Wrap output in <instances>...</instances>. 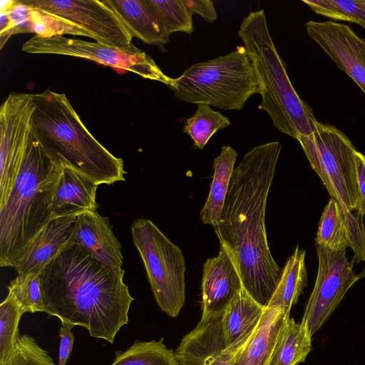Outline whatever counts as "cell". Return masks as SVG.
Listing matches in <instances>:
<instances>
[{"label": "cell", "instance_id": "obj_1", "mask_svg": "<svg viewBox=\"0 0 365 365\" xmlns=\"http://www.w3.org/2000/svg\"><path fill=\"white\" fill-rule=\"evenodd\" d=\"M282 144L272 141L245 154L235 168L215 232L233 258L247 292L267 307L282 269L270 252L265 212Z\"/></svg>", "mask_w": 365, "mask_h": 365}, {"label": "cell", "instance_id": "obj_2", "mask_svg": "<svg viewBox=\"0 0 365 365\" xmlns=\"http://www.w3.org/2000/svg\"><path fill=\"white\" fill-rule=\"evenodd\" d=\"M125 270L94 258L82 247L67 245L40 272L44 312L61 324L86 328L110 344L128 322L134 298Z\"/></svg>", "mask_w": 365, "mask_h": 365}, {"label": "cell", "instance_id": "obj_3", "mask_svg": "<svg viewBox=\"0 0 365 365\" xmlns=\"http://www.w3.org/2000/svg\"><path fill=\"white\" fill-rule=\"evenodd\" d=\"M63 166L31 133L16 180L0 206L1 267L15 268L53 218L52 200Z\"/></svg>", "mask_w": 365, "mask_h": 365}, {"label": "cell", "instance_id": "obj_4", "mask_svg": "<svg viewBox=\"0 0 365 365\" xmlns=\"http://www.w3.org/2000/svg\"><path fill=\"white\" fill-rule=\"evenodd\" d=\"M31 133L43 150L100 185L125 181L124 163L90 133L66 94L34 93Z\"/></svg>", "mask_w": 365, "mask_h": 365}, {"label": "cell", "instance_id": "obj_5", "mask_svg": "<svg viewBox=\"0 0 365 365\" xmlns=\"http://www.w3.org/2000/svg\"><path fill=\"white\" fill-rule=\"evenodd\" d=\"M243 42L260 88V108L279 131L297 139L315 132L319 121L297 94L269 31L263 9L251 11L240 26Z\"/></svg>", "mask_w": 365, "mask_h": 365}, {"label": "cell", "instance_id": "obj_6", "mask_svg": "<svg viewBox=\"0 0 365 365\" xmlns=\"http://www.w3.org/2000/svg\"><path fill=\"white\" fill-rule=\"evenodd\" d=\"M175 98L192 104L240 110L260 92L255 70L244 46L214 59L194 63L169 86Z\"/></svg>", "mask_w": 365, "mask_h": 365}, {"label": "cell", "instance_id": "obj_7", "mask_svg": "<svg viewBox=\"0 0 365 365\" xmlns=\"http://www.w3.org/2000/svg\"><path fill=\"white\" fill-rule=\"evenodd\" d=\"M131 233L158 305L168 316H178L185 302L182 250L148 219L135 220Z\"/></svg>", "mask_w": 365, "mask_h": 365}, {"label": "cell", "instance_id": "obj_8", "mask_svg": "<svg viewBox=\"0 0 365 365\" xmlns=\"http://www.w3.org/2000/svg\"><path fill=\"white\" fill-rule=\"evenodd\" d=\"M297 140L314 171L331 197L347 212H356L359 202L355 146L336 127L320 122L317 130Z\"/></svg>", "mask_w": 365, "mask_h": 365}, {"label": "cell", "instance_id": "obj_9", "mask_svg": "<svg viewBox=\"0 0 365 365\" xmlns=\"http://www.w3.org/2000/svg\"><path fill=\"white\" fill-rule=\"evenodd\" d=\"M21 49L31 54L63 55L96 61L168 86L173 82V78L165 75L149 55L137 47L121 49L96 41L63 36L43 37L35 35L23 44Z\"/></svg>", "mask_w": 365, "mask_h": 365}, {"label": "cell", "instance_id": "obj_10", "mask_svg": "<svg viewBox=\"0 0 365 365\" xmlns=\"http://www.w3.org/2000/svg\"><path fill=\"white\" fill-rule=\"evenodd\" d=\"M318 269L302 322L312 336L329 319L349 289L361 277L346 250L333 251L316 245Z\"/></svg>", "mask_w": 365, "mask_h": 365}, {"label": "cell", "instance_id": "obj_11", "mask_svg": "<svg viewBox=\"0 0 365 365\" xmlns=\"http://www.w3.org/2000/svg\"><path fill=\"white\" fill-rule=\"evenodd\" d=\"M26 6L63 19L88 32L102 44L132 49L130 35L115 13L98 0H19Z\"/></svg>", "mask_w": 365, "mask_h": 365}, {"label": "cell", "instance_id": "obj_12", "mask_svg": "<svg viewBox=\"0 0 365 365\" xmlns=\"http://www.w3.org/2000/svg\"><path fill=\"white\" fill-rule=\"evenodd\" d=\"M33 96L12 92L0 107V206L16 180L31 134Z\"/></svg>", "mask_w": 365, "mask_h": 365}, {"label": "cell", "instance_id": "obj_13", "mask_svg": "<svg viewBox=\"0 0 365 365\" xmlns=\"http://www.w3.org/2000/svg\"><path fill=\"white\" fill-rule=\"evenodd\" d=\"M307 35L361 88L365 95V39L347 24L308 21Z\"/></svg>", "mask_w": 365, "mask_h": 365}, {"label": "cell", "instance_id": "obj_14", "mask_svg": "<svg viewBox=\"0 0 365 365\" xmlns=\"http://www.w3.org/2000/svg\"><path fill=\"white\" fill-rule=\"evenodd\" d=\"M242 289L243 283L233 258L220 245L218 255L207 259L203 265L201 317L222 316Z\"/></svg>", "mask_w": 365, "mask_h": 365}, {"label": "cell", "instance_id": "obj_15", "mask_svg": "<svg viewBox=\"0 0 365 365\" xmlns=\"http://www.w3.org/2000/svg\"><path fill=\"white\" fill-rule=\"evenodd\" d=\"M221 317H201L174 351L178 365H230L234 353L227 349Z\"/></svg>", "mask_w": 365, "mask_h": 365}, {"label": "cell", "instance_id": "obj_16", "mask_svg": "<svg viewBox=\"0 0 365 365\" xmlns=\"http://www.w3.org/2000/svg\"><path fill=\"white\" fill-rule=\"evenodd\" d=\"M72 243L84 248L103 264L121 267V245L113 232L107 217L97 210L86 211L77 216Z\"/></svg>", "mask_w": 365, "mask_h": 365}, {"label": "cell", "instance_id": "obj_17", "mask_svg": "<svg viewBox=\"0 0 365 365\" xmlns=\"http://www.w3.org/2000/svg\"><path fill=\"white\" fill-rule=\"evenodd\" d=\"M76 219V215L52 218L15 267L17 273H39L67 245L72 243Z\"/></svg>", "mask_w": 365, "mask_h": 365}, {"label": "cell", "instance_id": "obj_18", "mask_svg": "<svg viewBox=\"0 0 365 365\" xmlns=\"http://www.w3.org/2000/svg\"><path fill=\"white\" fill-rule=\"evenodd\" d=\"M98 185L63 164L56 182L51 205L53 218L96 211Z\"/></svg>", "mask_w": 365, "mask_h": 365}, {"label": "cell", "instance_id": "obj_19", "mask_svg": "<svg viewBox=\"0 0 365 365\" xmlns=\"http://www.w3.org/2000/svg\"><path fill=\"white\" fill-rule=\"evenodd\" d=\"M287 319L280 308L264 307L257 326L233 354L230 365H267Z\"/></svg>", "mask_w": 365, "mask_h": 365}, {"label": "cell", "instance_id": "obj_20", "mask_svg": "<svg viewBox=\"0 0 365 365\" xmlns=\"http://www.w3.org/2000/svg\"><path fill=\"white\" fill-rule=\"evenodd\" d=\"M118 16L133 38L151 45L163 46L170 40L148 0H103Z\"/></svg>", "mask_w": 365, "mask_h": 365}, {"label": "cell", "instance_id": "obj_21", "mask_svg": "<svg viewBox=\"0 0 365 365\" xmlns=\"http://www.w3.org/2000/svg\"><path fill=\"white\" fill-rule=\"evenodd\" d=\"M264 307L242 289L221 317L227 349L235 353L247 341L257 326Z\"/></svg>", "mask_w": 365, "mask_h": 365}, {"label": "cell", "instance_id": "obj_22", "mask_svg": "<svg viewBox=\"0 0 365 365\" xmlns=\"http://www.w3.org/2000/svg\"><path fill=\"white\" fill-rule=\"evenodd\" d=\"M237 158V153L234 148L223 145L220 153L214 159L210 190L200 212V220L205 225L215 228L220 221Z\"/></svg>", "mask_w": 365, "mask_h": 365}, {"label": "cell", "instance_id": "obj_23", "mask_svg": "<svg viewBox=\"0 0 365 365\" xmlns=\"http://www.w3.org/2000/svg\"><path fill=\"white\" fill-rule=\"evenodd\" d=\"M307 284L305 250L297 245L282 268L279 283L267 307H279L286 318H289L291 309L297 303Z\"/></svg>", "mask_w": 365, "mask_h": 365}, {"label": "cell", "instance_id": "obj_24", "mask_svg": "<svg viewBox=\"0 0 365 365\" xmlns=\"http://www.w3.org/2000/svg\"><path fill=\"white\" fill-rule=\"evenodd\" d=\"M312 336L302 323L287 319L267 365H297L312 351Z\"/></svg>", "mask_w": 365, "mask_h": 365}, {"label": "cell", "instance_id": "obj_25", "mask_svg": "<svg viewBox=\"0 0 365 365\" xmlns=\"http://www.w3.org/2000/svg\"><path fill=\"white\" fill-rule=\"evenodd\" d=\"M316 245L333 251L352 249L354 242L345 212L335 198L324 207L315 237Z\"/></svg>", "mask_w": 365, "mask_h": 365}, {"label": "cell", "instance_id": "obj_26", "mask_svg": "<svg viewBox=\"0 0 365 365\" xmlns=\"http://www.w3.org/2000/svg\"><path fill=\"white\" fill-rule=\"evenodd\" d=\"M110 365H178V363L175 352L164 344L162 338L158 341H135L125 351H117Z\"/></svg>", "mask_w": 365, "mask_h": 365}, {"label": "cell", "instance_id": "obj_27", "mask_svg": "<svg viewBox=\"0 0 365 365\" xmlns=\"http://www.w3.org/2000/svg\"><path fill=\"white\" fill-rule=\"evenodd\" d=\"M232 124L229 118L213 110L207 104H197L192 116L186 119L183 132L190 135L195 146L202 150L219 130Z\"/></svg>", "mask_w": 365, "mask_h": 365}, {"label": "cell", "instance_id": "obj_28", "mask_svg": "<svg viewBox=\"0 0 365 365\" xmlns=\"http://www.w3.org/2000/svg\"><path fill=\"white\" fill-rule=\"evenodd\" d=\"M23 314L21 305L8 294L0 305V365H4L13 354Z\"/></svg>", "mask_w": 365, "mask_h": 365}, {"label": "cell", "instance_id": "obj_29", "mask_svg": "<svg viewBox=\"0 0 365 365\" xmlns=\"http://www.w3.org/2000/svg\"><path fill=\"white\" fill-rule=\"evenodd\" d=\"M11 295L22 307L24 313L44 312L43 293L39 273L18 274L9 286Z\"/></svg>", "mask_w": 365, "mask_h": 365}, {"label": "cell", "instance_id": "obj_30", "mask_svg": "<svg viewBox=\"0 0 365 365\" xmlns=\"http://www.w3.org/2000/svg\"><path fill=\"white\" fill-rule=\"evenodd\" d=\"M314 13L335 21L355 23L365 29V1L302 0Z\"/></svg>", "mask_w": 365, "mask_h": 365}, {"label": "cell", "instance_id": "obj_31", "mask_svg": "<svg viewBox=\"0 0 365 365\" xmlns=\"http://www.w3.org/2000/svg\"><path fill=\"white\" fill-rule=\"evenodd\" d=\"M148 2L170 36L175 32L191 34L194 31L192 15L183 0H148Z\"/></svg>", "mask_w": 365, "mask_h": 365}, {"label": "cell", "instance_id": "obj_32", "mask_svg": "<svg viewBox=\"0 0 365 365\" xmlns=\"http://www.w3.org/2000/svg\"><path fill=\"white\" fill-rule=\"evenodd\" d=\"M4 365H56L48 353L31 336L17 340L12 356Z\"/></svg>", "mask_w": 365, "mask_h": 365}, {"label": "cell", "instance_id": "obj_33", "mask_svg": "<svg viewBox=\"0 0 365 365\" xmlns=\"http://www.w3.org/2000/svg\"><path fill=\"white\" fill-rule=\"evenodd\" d=\"M190 13L200 15L206 22L212 23L217 19L214 2L210 0H183Z\"/></svg>", "mask_w": 365, "mask_h": 365}, {"label": "cell", "instance_id": "obj_34", "mask_svg": "<svg viewBox=\"0 0 365 365\" xmlns=\"http://www.w3.org/2000/svg\"><path fill=\"white\" fill-rule=\"evenodd\" d=\"M73 327L71 325L61 324L58 365H66L71 354L74 341Z\"/></svg>", "mask_w": 365, "mask_h": 365}, {"label": "cell", "instance_id": "obj_35", "mask_svg": "<svg viewBox=\"0 0 365 365\" xmlns=\"http://www.w3.org/2000/svg\"><path fill=\"white\" fill-rule=\"evenodd\" d=\"M356 167L359 190V202L356 212L365 216V155L356 153Z\"/></svg>", "mask_w": 365, "mask_h": 365}, {"label": "cell", "instance_id": "obj_36", "mask_svg": "<svg viewBox=\"0 0 365 365\" xmlns=\"http://www.w3.org/2000/svg\"><path fill=\"white\" fill-rule=\"evenodd\" d=\"M363 232H364V240H365V218H364V222H363ZM361 274H362L363 277H365V268Z\"/></svg>", "mask_w": 365, "mask_h": 365}]
</instances>
